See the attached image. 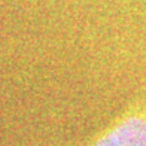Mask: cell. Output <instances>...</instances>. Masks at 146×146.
<instances>
[{"instance_id":"6da1fadb","label":"cell","mask_w":146,"mask_h":146,"mask_svg":"<svg viewBox=\"0 0 146 146\" xmlns=\"http://www.w3.org/2000/svg\"><path fill=\"white\" fill-rule=\"evenodd\" d=\"M84 146H146V102L128 106Z\"/></svg>"}]
</instances>
